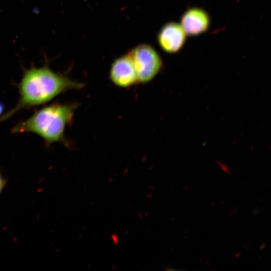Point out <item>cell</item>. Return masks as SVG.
I'll list each match as a JSON object with an SVG mask.
<instances>
[{
  "mask_svg": "<svg viewBox=\"0 0 271 271\" xmlns=\"http://www.w3.org/2000/svg\"><path fill=\"white\" fill-rule=\"evenodd\" d=\"M46 60L41 67L32 65L24 70L18 85V102L15 107L0 116V123L22 109L43 104L67 91L80 90L85 86L84 83L69 78L66 74L53 71Z\"/></svg>",
  "mask_w": 271,
  "mask_h": 271,
  "instance_id": "cell-1",
  "label": "cell"
},
{
  "mask_svg": "<svg viewBox=\"0 0 271 271\" xmlns=\"http://www.w3.org/2000/svg\"><path fill=\"white\" fill-rule=\"evenodd\" d=\"M78 105L77 102L54 103L43 107L29 118L15 125L12 133L32 132L42 138L47 147L57 142L69 147L65 131L72 123Z\"/></svg>",
  "mask_w": 271,
  "mask_h": 271,
  "instance_id": "cell-2",
  "label": "cell"
},
{
  "mask_svg": "<svg viewBox=\"0 0 271 271\" xmlns=\"http://www.w3.org/2000/svg\"><path fill=\"white\" fill-rule=\"evenodd\" d=\"M139 83L151 81L162 70L163 63L158 52L150 45L140 44L128 52Z\"/></svg>",
  "mask_w": 271,
  "mask_h": 271,
  "instance_id": "cell-3",
  "label": "cell"
},
{
  "mask_svg": "<svg viewBox=\"0 0 271 271\" xmlns=\"http://www.w3.org/2000/svg\"><path fill=\"white\" fill-rule=\"evenodd\" d=\"M187 36L180 24L170 22L161 28L157 39L163 51L168 54H174L182 49L186 43Z\"/></svg>",
  "mask_w": 271,
  "mask_h": 271,
  "instance_id": "cell-4",
  "label": "cell"
},
{
  "mask_svg": "<svg viewBox=\"0 0 271 271\" xmlns=\"http://www.w3.org/2000/svg\"><path fill=\"white\" fill-rule=\"evenodd\" d=\"M109 77L115 86L121 88H127L139 84L128 53L114 60L111 65Z\"/></svg>",
  "mask_w": 271,
  "mask_h": 271,
  "instance_id": "cell-5",
  "label": "cell"
},
{
  "mask_svg": "<svg viewBox=\"0 0 271 271\" xmlns=\"http://www.w3.org/2000/svg\"><path fill=\"white\" fill-rule=\"evenodd\" d=\"M208 12L199 7H192L182 15L180 25L187 36H197L206 32L210 26Z\"/></svg>",
  "mask_w": 271,
  "mask_h": 271,
  "instance_id": "cell-6",
  "label": "cell"
},
{
  "mask_svg": "<svg viewBox=\"0 0 271 271\" xmlns=\"http://www.w3.org/2000/svg\"><path fill=\"white\" fill-rule=\"evenodd\" d=\"M4 182L1 175L0 174V193L3 188Z\"/></svg>",
  "mask_w": 271,
  "mask_h": 271,
  "instance_id": "cell-7",
  "label": "cell"
},
{
  "mask_svg": "<svg viewBox=\"0 0 271 271\" xmlns=\"http://www.w3.org/2000/svg\"><path fill=\"white\" fill-rule=\"evenodd\" d=\"M3 109V106L2 105V104L0 103V114L2 113Z\"/></svg>",
  "mask_w": 271,
  "mask_h": 271,
  "instance_id": "cell-8",
  "label": "cell"
}]
</instances>
